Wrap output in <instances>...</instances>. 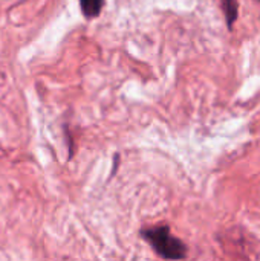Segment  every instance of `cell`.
Returning a JSON list of instances; mask_svg holds the SVG:
<instances>
[{
    "instance_id": "6da1fadb",
    "label": "cell",
    "mask_w": 260,
    "mask_h": 261,
    "mask_svg": "<svg viewBox=\"0 0 260 261\" xmlns=\"http://www.w3.org/2000/svg\"><path fill=\"white\" fill-rule=\"evenodd\" d=\"M141 236L164 260H182L187 257V246L178 237L172 236L170 228L166 225L144 229Z\"/></svg>"
},
{
    "instance_id": "7a4b0ae2",
    "label": "cell",
    "mask_w": 260,
    "mask_h": 261,
    "mask_svg": "<svg viewBox=\"0 0 260 261\" xmlns=\"http://www.w3.org/2000/svg\"><path fill=\"white\" fill-rule=\"evenodd\" d=\"M103 6H104V0H80L81 12L89 20L98 17L100 12L103 11Z\"/></svg>"
},
{
    "instance_id": "3957f363",
    "label": "cell",
    "mask_w": 260,
    "mask_h": 261,
    "mask_svg": "<svg viewBox=\"0 0 260 261\" xmlns=\"http://www.w3.org/2000/svg\"><path fill=\"white\" fill-rule=\"evenodd\" d=\"M221 6H222V11L225 14L227 24H228V28H231L234 24V21L238 20L239 3H238V0H221Z\"/></svg>"
}]
</instances>
